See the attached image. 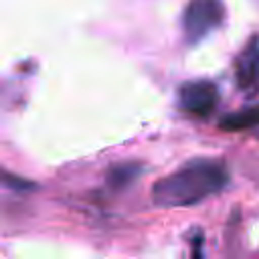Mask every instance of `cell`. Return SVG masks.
Instances as JSON below:
<instances>
[{"label": "cell", "mask_w": 259, "mask_h": 259, "mask_svg": "<svg viewBox=\"0 0 259 259\" xmlns=\"http://www.w3.org/2000/svg\"><path fill=\"white\" fill-rule=\"evenodd\" d=\"M229 182L227 168L217 160H190L172 174L160 178L152 188V200L158 206H190L196 204Z\"/></svg>", "instance_id": "1"}, {"label": "cell", "mask_w": 259, "mask_h": 259, "mask_svg": "<svg viewBox=\"0 0 259 259\" xmlns=\"http://www.w3.org/2000/svg\"><path fill=\"white\" fill-rule=\"evenodd\" d=\"M225 18L223 0H188L182 12V32L186 42H200Z\"/></svg>", "instance_id": "2"}, {"label": "cell", "mask_w": 259, "mask_h": 259, "mask_svg": "<svg viewBox=\"0 0 259 259\" xmlns=\"http://www.w3.org/2000/svg\"><path fill=\"white\" fill-rule=\"evenodd\" d=\"M180 107L192 115L204 117L214 111L219 103V89L210 81H188L178 89Z\"/></svg>", "instance_id": "3"}, {"label": "cell", "mask_w": 259, "mask_h": 259, "mask_svg": "<svg viewBox=\"0 0 259 259\" xmlns=\"http://www.w3.org/2000/svg\"><path fill=\"white\" fill-rule=\"evenodd\" d=\"M237 85L243 91H255L259 87V36H253L235 67Z\"/></svg>", "instance_id": "4"}, {"label": "cell", "mask_w": 259, "mask_h": 259, "mask_svg": "<svg viewBox=\"0 0 259 259\" xmlns=\"http://www.w3.org/2000/svg\"><path fill=\"white\" fill-rule=\"evenodd\" d=\"M255 125H259V105L229 113L227 117H223L219 121V127L225 132H239V130H249Z\"/></svg>", "instance_id": "5"}, {"label": "cell", "mask_w": 259, "mask_h": 259, "mask_svg": "<svg viewBox=\"0 0 259 259\" xmlns=\"http://www.w3.org/2000/svg\"><path fill=\"white\" fill-rule=\"evenodd\" d=\"M142 174V166L136 162H121L107 170V184L111 188H123Z\"/></svg>", "instance_id": "6"}, {"label": "cell", "mask_w": 259, "mask_h": 259, "mask_svg": "<svg viewBox=\"0 0 259 259\" xmlns=\"http://www.w3.org/2000/svg\"><path fill=\"white\" fill-rule=\"evenodd\" d=\"M4 184L10 186V188H34V184H30L26 180H20L18 176H10L8 172H4Z\"/></svg>", "instance_id": "7"}]
</instances>
